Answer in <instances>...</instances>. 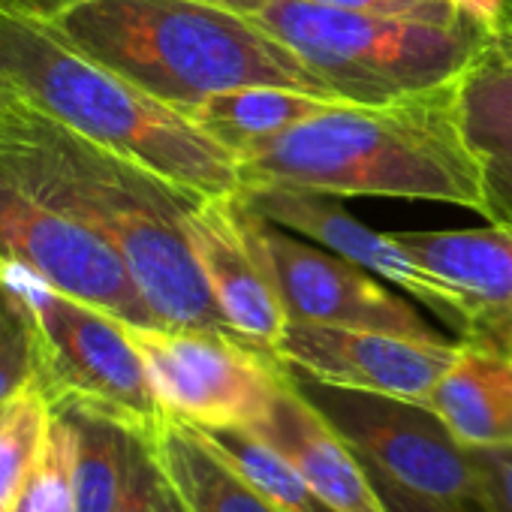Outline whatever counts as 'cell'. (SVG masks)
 Instances as JSON below:
<instances>
[{"mask_svg":"<svg viewBox=\"0 0 512 512\" xmlns=\"http://www.w3.org/2000/svg\"><path fill=\"white\" fill-rule=\"evenodd\" d=\"M157 485H160V470H157V461L151 455V446L145 437H136L127 482H124L121 497L112 506V512H154Z\"/></svg>","mask_w":512,"mask_h":512,"instance_id":"27","label":"cell"},{"mask_svg":"<svg viewBox=\"0 0 512 512\" xmlns=\"http://www.w3.org/2000/svg\"><path fill=\"white\" fill-rule=\"evenodd\" d=\"M250 431L284 455L305 476V482L341 512H389L365 461L296 389L290 374L269 416Z\"/></svg>","mask_w":512,"mask_h":512,"instance_id":"15","label":"cell"},{"mask_svg":"<svg viewBox=\"0 0 512 512\" xmlns=\"http://www.w3.org/2000/svg\"><path fill=\"white\" fill-rule=\"evenodd\" d=\"M211 4H220V7H229L238 13H256L260 7H266L269 0H211Z\"/></svg>","mask_w":512,"mask_h":512,"instance_id":"33","label":"cell"},{"mask_svg":"<svg viewBox=\"0 0 512 512\" xmlns=\"http://www.w3.org/2000/svg\"><path fill=\"white\" fill-rule=\"evenodd\" d=\"M205 434L256 488L278 506V512H341L317 488H311L305 482V476L284 455H278L253 431L226 428V431H205Z\"/></svg>","mask_w":512,"mask_h":512,"instance_id":"21","label":"cell"},{"mask_svg":"<svg viewBox=\"0 0 512 512\" xmlns=\"http://www.w3.org/2000/svg\"><path fill=\"white\" fill-rule=\"evenodd\" d=\"M124 329L166 413L205 431L256 428L287 383V368L269 350L229 335L130 323Z\"/></svg>","mask_w":512,"mask_h":512,"instance_id":"7","label":"cell"},{"mask_svg":"<svg viewBox=\"0 0 512 512\" xmlns=\"http://www.w3.org/2000/svg\"><path fill=\"white\" fill-rule=\"evenodd\" d=\"M16 512H76L73 488V428L67 413L52 404L43 452L25 482Z\"/></svg>","mask_w":512,"mask_h":512,"instance_id":"24","label":"cell"},{"mask_svg":"<svg viewBox=\"0 0 512 512\" xmlns=\"http://www.w3.org/2000/svg\"><path fill=\"white\" fill-rule=\"evenodd\" d=\"M368 467V464H365ZM371 479L386 503L389 512H485L482 503L476 500H464V497H428V494H419V491H410L398 482H392L389 476L371 470Z\"/></svg>","mask_w":512,"mask_h":512,"instance_id":"28","label":"cell"},{"mask_svg":"<svg viewBox=\"0 0 512 512\" xmlns=\"http://www.w3.org/2000/svg\"><path fill=\"white\" fill-rule=\"evenodd\" d=\"M250 16L290 46L338 100L356 106L440 88L482 43L470 28L356 13L317 0H269Z\"/></svg>","mask_w":512,"mask_h":512,"instance_id":"5","label":"cell"},{"mask_svg":"<svg viewBox=\"0 0 512 512\" xmlns=\"http://www.w3.org/2000/svg\"><path fill=\"white\" fill-rule=\"evenodd\" d=\"M13 100H16V91H13V85L4 79V73H0V118L7 115V109H10Z\"/></svg>","mask_w":512,"mask_h":512,"instance_id":"34","label":"cell"},{"mask_svg":"<svg viewBox=\"0 0 512 512\" xmlns=\"http://www.w3.org/2000/svg\"><path fill=\"white\" fill-rule=\"evenodd\" d=\"M0 73L82 139L199 196H235L238 160L184 112L88 58L46 19L0 4Z\"/></svg>","mask_w":512,"mask_h":512,"instance_id":"4","label":"cell"},{"mask_svg":"<svg viewBox=\"0 0 512 512\" xmlns=\"http://www.w3.org/2000/svg\"><path fill=\"white\" fill-rule=\"evenodd\" d=\"M485 512H512V446L470 449Z\"/></svg>","mask_w":512,"mask_h":512,"instance_id":"26","label":"cell"},{"mask_svg":"<svg viewBox=\"0 0 512 512\" xmlns=\"http://www.w3.org/2000/svg\"><path fill=\"white\" fill-rule=\"evenodd\" d=\"M0 4H7V7H16L22 13H31L37 19H49L61 4H67V0H0Z\"/></svg>","mask_w":512,"mask_h":512,"instance_id":"31","label":"cell"},{"mask_svg":"<svg viewBox=\"0 0 512 512\" xmlns=\"http://www.w3.org/2000/svg\"><path fill=\"white\" fill-rule=\"evenodd\" d=\"M335 106H341V100H323V97L290 91V88L253 85V88L214 94L202 100L199 106L187 109L184 115L196 121L223 148H229L238 160V154L250 148L253 142L269 139L281 130H290Z\"/></svg>","mask_w":512,"mask_h":512,"instance_id":"19","label":"cell"},{"mask_svg":"<svg viewBox=\"0 0 512 512\" xmlns=\"http://www.w3.org/2000/svg\"><path fill=\"white\" fill-rule=\"evenodd\" d=\"M455 109L479 166L482 217L512 226V28L482 37L455 76Z\"/></svg>","mask_w":512,"mask_h":512,"instance_id":"14","label":"cell"},{"mask_svg":"<svg viewBox=\"0 0 512 512\" xmlns=\"http://www.w3.org/2000/svg\"><path fill=\"white\" fill-rule=\"evenodd\" d=\"M40 326L28 296L0 263V407L40 383Z\"/></svg>","mask_w":512,"mask_h":512,"instance_id":"23","label":"cell"},{"mask_svg":"<svg viewBox=\"0 0 512 512\" xmlns=\"http://www.w3.org/2000/svg\"><path fill=\"white\" fill-rule=\"evenodd\" d=\"M0 263L37 314L40 386L46 395L52 401L106 413L148 440L169 413L151 386L148 368L130 341L124 320L55 290L25 266Z\"/></svg>","mask_w":512,"mask_h":512,"instance_id":"6","label":"cell"},{"mask_svg":"<svg viewBox=\"0 0 512 512\" xmlns=\"http://www.w3.org/2000/svg\"><path fill=\"white\" fill-rule=\"evenodd\" d=\"M0 260L130 326H160L118 250L0 169Z\"/></svg>","mask_w":512,"mask_h":512,"instance_id":"10","label":"cell"},{"mask_svg":"<svg viewBox=\"0 0 512 512\" xmlns=\"http://www.w3.org/2000/svg\"><path fill=\"white\" fill-rule=\"evenodd\" d=\"M238 226L253 256L272 278L290 320L377 329L419 341H446L401 296L338 253H323L293 238L284 226L256 214L235 193Z\"/></svg>","mask_w":512,"mask_h":512,"instance_id":"9","label":"cell"},{"mask_svg":"<svg viewBox=\"0 0 512 512\" xmlns=\"http://www.w3.org/2000/svg\"><path fill=\"white\" fill-rule=\"evenodd\" d=\"M52 398L37 383L0 407V512H16L25 482L43 452Z\"/></svg>","mask_w":512,"mask_h":512,"instance_id":"22","label":"cell"},{"mask_svg":"<svg viewBox=\"0 0 512 512\" xmlns=\"http://www.w3.org/2000/svg\"><path fill=\"white\" fill-rule=\"evenodd\" d=\"M0 169L109 241L163 329L238 338L187 235V214L199 193L82 139L19 94L0 118Z\"/></svg>","mask_w":512,"mask_h":512,"instance_id":"1","label":"cell"},{"mask_svg":"<svg viewBox=\"0 0 512 512\" xmlns=\"http://www.w3.org/2000/svg\"><path fill=\"white\" fill-rule=\"evenodd\" d=\"M275 359L302 377L428 404L437 380L461 353V341H419L377 329L290 320L272 347Z\"/></svg>","mask_w":512,"mask_h":512,"instance_id":"11","label":"cell"},{"mask_svg":"<svg viewBox=\"0 0 512 512\" xmlns=\"http://www.w3.org/2000/svg\"><path fill=\"white\" fill-rule=\"evenodd\" d=\"M410 260L458 290L476 314L512 305V226L452 232H392Z\"/></svg>","mask_w":512,"mask_h":512,"instance_id":"17","label":"cell"},{"mask_svg":"<svg viewBox=\"0 0 512 512\" xmlns=\"http://www.w3.org/2000/svg\"><path fill=\"white\" fill-rule=\"evenodd\" d=\"M449 4L458 19L482 37L512 28V0H449Z\"/></svg>","mask_w":512,"mask_h":512,"instance_id":"30","label":"cell"},{"mask_svg":"<svg viewBox=\"0 0 512 512\" xmlns=\"http://www.w3.org/2000/svg\"><path fill=\"white\" fill-rule=\"evenodd\" d=\"M461 341L473 344V347H482V350L503 353V356L512 359V305L479 311Z\"/></svg>","mask_w":512,"mask_h":512,"instance_id":"29","label":"cell"},{"mask_svg":"<svg viewBox=\"0 0 512 512\" xmlns=\"http://www.w3.org/2000/svg\"><path fill=\"white\" fill-rule=\"evenodd\" d=\"M287 374L371 470L428 497H464L479 503L470 449L452 437L428 404L344 389L293 371Z\"/></svg>","mask_w":512,"mask_h":512,"instance_id":"8","label":"cell"},{"mask_svg":"<svg viewBox=\"0 0 512 512\" xmlns=\"http://www.w3.org/2000/svg\"><path fill=\"white\" fill-rule=\"evenodd\" d=\"M148 446L187 512H278L202 428L169 413Z\"/></svg>","mask_w":512,"mask_h":512,"instance_id":"16","label":"cell"},{"mask_svg":"<svg viewBox=\"0 0 512 512\" xmlns=\"http://www.w3.org/2000/svg\"><path fill=\"white\" fill-rule=\"evenodd\" d=\"M187 235L208 290L232 332L241 341L272 353L290 323V314L272 278L244 241L235 196H202L187 214Z\"/></svg>","mask_w":512,"mask_h":512,"instance_id":"13","label":"cell"},{"mask_svg":"<svg viewBox=\"0 0 512 512\" xmlns=\"http://www.w3.org/2000/svg\"><path fill=\"white\" fill-rule=\"evenodd\" d=\"M241 187L425 199L482 214L479 166L461 136L455 79L380 106L341 103L238 154Z\"/></svg>","mask_w":512,"mask_h":512,"instance_id":"2","label":"cell"},{"mask_svg":"<svg viewBox=\"0 0 512 512\" xmlns=\"http://www.w3.org/2000/svg\"><path fill=\"white\" fill-rule=\"evenodd\" d=\"M46 22L88 58L178 112L253 85L338 100L250 13L211 0H67Z\"/></svg>","mask_w":512,"mask_h":512,"instance_id":"3","label":"cell"},{"mask_svg":"<svg viewBox=\"0 0 512 512\" xmlns=\"http://www.w3.org/2000/svg\"><path fill=\"white\" fill-rule=\"evenodd\" d=\"M428 407L467 449L512 446V359L461 341Z\"/></svg>","mask_w":512,"mask_h":512,"instance_id":"18","label":"cell"},{"mask_svg":"<svg viewBox=\"0 0 512 512\" xmlns=\"http://www.w3.org/2000/svg\"><path fill=\"white\" fill-rule=\"evenodd\" d=\"M326 7H344L356 13H374L389 19H410L425 25H443V28H467L449 0H317ZM482 37V34H479Z\"/></svg>","mask_w":512,"mask_h":512,"instance_id":"25","label":"cell"},{"mask_svg":"<svg viewBox=\"0 0 512 512\" xmlns=\"http://www.w3.org/2000/svg\"><path fill=\"white\" fill-rule=\"evenodd\" d=\"M160 470V467H157ZM154 512H187L184 503L178 500V494L169 488V482L160 473V485H157V497H154Z\"/></svg>","mask_w":512,"mask_h":512,"instance_id":"32","label":"cell"},{"mask_svg":"<svg viewBox=\"0 0 512 512\" xmlns=\"http://www.w3.org/2000/svg\"><path fill=\"white\" fill-rule=\"evenodd\" d=\"M58 404L73 428V488L76 512H112L127 482L136 434L124 422L82 404Z\"/></svg>","mask_w":512,"mask_h":512,"instance_id":"20","label":"cell"},{"mask_svg":"<svg viewBox=\"0 0 512 512\" xmlns=\"http://www.w3.org/2000/svg\"><path fill=\"white\" fill-rule=\"evenodd\" d=\"M238 199L250 205L256 214L269 217L272 223L293 229L305 238H314L332 253L356 263L359 269L374 272L383 281L401 287L428 311H434L449 329H455L458 341L467 335L476 308L458 290H452L449 284L425 272L416 260H410L392 232H374L365 223H359L350 211H344L338 196L287 184H247L238 190Z\"/></svg>","mask_w":512,"mask_h":512,"instance_id":"12","label":"cell"}]
</instances>
